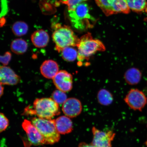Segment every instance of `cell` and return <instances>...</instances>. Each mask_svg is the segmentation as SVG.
<instances>
[{"mask_svg":"<svg viewBox=\"0 0 147 147\" xmlns=\"http://www.w3.org/2000/svg\"><path fill=\"white\" fill-rule=\"evenodd\" d=\"M25 113L36 115L38 118L52 119L60 113L59 104L50 98H37L33 103L32 108L27 107Z\"/></svg>","mask_w":147,"mask_h":147,"instance_id":"cell-1","label":"cell"},{"mask_svg":"<svg viewBox=\"0 0 147 147\" xmlns=\"http://www.w3.org/2000/svg\"><path fill=\"white\" fill-rule=\"evenodd\" d=\"M69 20L72 26L79 30H84L93 27L95 20L89 13L87 3H82L74 10L68 11Z\"/></svg>","mask_w":147,"mask_h":147,"instance_id":"cell-2","label":"cell"},{"mask_svg":"<svg viewBox=\"0 0 147 147\" xmlns=\"http://www.w3.org/2000/svg\"><path fill=\"white\" fill-rule=\"evenodd\" d=\"M31 121L41 134L44 144H54L59 141L60 135L57 129L55 119L36 117Z\"/></svg>","mask_w":147,"mask_h":147,"instance_id":"cell-3","label":"cell"},{"mask_svg":"<svg viewBox=\"0 0 147 147\" xmlns=\"http://www.w3.org/2000/svg\"><path fill=\"white\" fill-rule=\"evenodd\" d=\"M77 47L78 48V59L80 62L87 60L98 51L106 50L103 43L99 40L93 39L89 33L80 38Z\"/></svg>","mask_w":147,"mask_h":147,"instance_id":"cell-4","label":"cell"},{"mask_svg":"<svg viewBox=\"0 0 147 147\" xmlns=\"http://www.w3.org/2000/svg\"><path fill=\"white\" fill-rule=\"evenodd\" d=\"M52 38L55 44V50L58 52L66 47H77L80 39L69 26L60 24L56 25Z\"/></svg>","mask_w":147,"mask_h":147,"instance_id":"cell-5","label":"cell"},{"mask_svg":"<svg viewBox=\"0 0 147 147\" xmlns=\"http://www.w3.org/2000/svg\"><path fill=\"white\" fill-rule=\"evenodd\" d=\"M107 16L118 13L128 14L130 9L125 0H95Z\"/></svg>","mask_w":147,"mask_h":147,"instance_id":"cell-6","label":"cell"},{"mask_svg":"<svg viewBox=\"0 0 147 147\" xmlns=\"http://www.w3.org/2000/svg\"><path fill=\"white\" fill-rule=\"evenodd\" d=\"M131 109L141 111L147 103V97L142 91L138 89L130 90L124 100Z\"/></svg>","mask_w":147,"mask_h":147,"instance_id":"cell-7","label":"cell"},{"mask_svg":"<svg viewBox=\"0 0 147 147\" xmlns=\"http://www.w3.org/2000/svg\"><path fill=\"white\" fill-rule=\"evenodd\" d=\"M93 136L91 144L95 147H112L115 134L112 130L101 131L95 127L92 128Z\"/></svg>","mask_w":147,"mask_h":147,"instance_id":"cell-8","label":"cell"},{"mask_svg":"<svg viewBox=\"0 0 147 147\" xmlns=\"http://www.w3.org/2000/svg\"><path fill=\"white\" fill-rule=\"evenodd\" d=\"M53 82L57 89L65 92L71 91L73 88L72 75L67 71H59L53 79Z\"/></svg>","mask_w":147,"mask_h":147,"instance_id":"cell-9","label":"cell"},{"mask_svg":"<svg viewBox=\"0 0 147 147\" xmlns=\"http://www.w3.org/2000/svg\"><path fill=\"white\" fill-rule=\"evenodd\" d=\"M22 127L26 134L30 144L34 146L44 144L43 138L32 121L25 119L22 123Z\"/></svg>","mask_w":147,"mask_h":147,"instance_id":"cell-10","label":"cell"},{"mask_svg":"<svg viewBox=\"0 0 147 147\" xmlns=\"http://www.w3.org/2000/svg\"><path fill=\"white\" fill-rule=\"evenodd\" d=\"M64 114L69 118H74L81 113L82 106L80 101L75 98L67 99L62 107Z\"/></svg>","mask_w":147,"mask_h":147,"instance_id":"cell-11","label":"cell"},{"mask_svg":"<svg viewBox=\"0 0 147 147\" xmlns=\"http://www.w3.org/2000/svg\"><path fill=\"white\" fill-rule=\"evenodd\" d=\"M21 78L10 67L1 66L0 68L1 84L8 85H15L19 83Z\"/></svg>","mask_w":147,"mask_h":147,"instance_id":"cell-12","label":"cell"},{"mask_svg":"<svg viewBox=\"0 0 147 147\" xmlns=\"http://www.w3.org/2000/svg\"><path fill=\"white\" fill-rule=\"evenodd\" d=\"M59 66L55 61L48 60L44 61L40 67V71L45 78L53 79L59 72Z\"/></svg>","mask_w":147,"mask_h":147,"instance_id":"cell-13","label":"cell"},{"mask_svg":"<svg viewBox=\"0 0 147 147\" xmlns=\"http://www.w3.org/2000/svg\"><path fill=\"white\" fill-rule=\"evenodd\" d=\"M55 124L59 133L66 135L73 130V124L70 118L67 116H61L55 119Z\"/></svg>","mask_w":147,"mask_h":147,"instance_id":"cell-14","label":"cell"},{"mask_svg":"<svg viewBox=\"0 0 147 147\" xmlns=\"http://www.w3.org/2000/svg\"><path fill=\"white\" fill-rule=\"evenodd\" d=\"M48 33L43 30L35 32L31 36V40L33 45L38 48H43L47 46L49 41Z\"/></svg>","mask_w":147,"mask_h":147,"instance_id":"cell-15","label":"cell"},{"mask_svg":"<svg viewBox=\"0 0 147 147\" xmlns=\"http://www.w3.org/2000/svg\"><path fill=\"white\" fill-rule=\"evenodd\" d=\"M142 73L138 69L131 68L127 71L124 75L126 82L130 85H136L140 81Z\"/></svg>","mask_w":147,"mask_h":147,"instance_id":"cell-16","label":"cell"},{"mask_svg":"<svg viewBox=\"0 0 147 147\" xmlns=\"http://www.w3.org/2000/svg\"><path fill=\"white\" fill-rule=\"evenodd\" d=\"M130 9L139 13L147 11L146 0H125Z\"/></svg>","mask_w":147,"mask_h":147,"instance_id":"cell-17","label":"cell"},{"mask_svg":"<svg viewBox=\"0 0 147 147\" xmlns=\"http://www.w3.org/2000/svg\"><path fill=\"white\" fill-rule=\"evenodd\" d=\"M11 50L17 55H22L26 52L28 49V44L24 40L17 38L13 40L11 45Z\"/></svg>","mask_w":147,"mask_h":147,"instance_id":"cell-18","label":"cell"},{"mask_svg":"<svg viewBox=\"0 0 147 147\" xmlns=\"http://www.w3.org/2000/svg\"><path fill=\"white\" fill-rule=\"evenodd\" d=\"M97 98L99 103L105 106L110 105L113 100V95L109 91L105 89H101L98 91Z\"/></svg>","mask_w":147,"mask_h":147,"instance_id":"cell-19","label":"cell"},{"mask_svg":"<svg viewBox=\"0 0 147 147\" xmlns=\"http://www.w3.org/2000/svg\"><path fill=\"white\" fill-rule=\"evenodd\" d=\"M12 29L16 36H21L27 34L28 30V26L24 22L18 21L14 24Z\"/></svg>","mask_w":147,"mask_h":147,"instance_id":"cell-20","label":"cell"},{"mask_svg":"<svg viewBox=\"0 0 147 147\" xmlns=\"http://www.w3.org/2000/svg\"><path fill=\"white\" fill-rule=\"evenodd\" d=\"M61 52L62 58L66 61L73 62L78 58V51L72 47H66Z\"/></svg>","mask_w":147,"mask_h":147,"instance_id":"cell-21","label":"cell"},{"mask_svg":"<svg viewBox=\"0 0 147 147\" xmlns=\"http://www.w3.org/2000/svg\"><path fill=\"white\" fill-rule=\"evenodd\" d=\"M52 98L59 105L63 104L67 100V95L65 92L58 89L53 92Z\"/></svg>","mask_w":147,"mask_h":147,"instance_id":"cell-22","label":"cell"},{"mask_svg":"<svg viewBox=\"0 0 147 147\" xmlns=\"http://www.w3.org/2000/svg\"><path fill=\"white\" fill-rule=\"evenodd\" d=\"M86 1L87 0H66L62 2L67 5L68 11H71L74 10L78 5Z\"/></svg>","mask_w":147,"mask_h":147,"instance_id":"cell-23","label":"cell"},{"mask_svg":"<svg viewBox=\"0 0 147 147\" xmlns=\"http://www.w3.org/2000/svg\"><path fill=\"white\" fill-rule=\"evenodd\" d=\"M1 125H0V132L2 133L6 130L9 125V121L5 115L3 113L0 114Z\"/></svg>","mask_w":147,"mask_h":147,"instance_id":"cell-24","label":"cell"},{"mask_svg":"<svg viewBox=\"0 0 147 147\" xmlns=\"http://www.w3.org/2000/svg\"><path fill=\"white\" fill-rule=\"evenodd\" d=\"M11 58V54L8 51L5 52L3 56H1V63L3 66H6L9 64Z\"/></svg>","mask_w":147,"mask_h":147,"instance_id":"cell-25","label":"cell"},{"mask_svg":"<svg viewBox=\"0 0 147 147\" xmlns=\"http://www.w3.org/2000/svg\"><path fill=\"white\" fill-rule=\"evenodd\" d=\"M1 17L4 16L8 11V5L7 0H1Z\"/></svg>","mask_w":147,"mask_h":147,"instance_id":"cell-26","label":"cell"},{"mask_svg":"<svg viewBox=\"0 0 147 147\" xmlns=\"http://www.w3.org/2000/svg\"><path fill=\"white\" fill-rule=\"evenodd\" d=\"M78 147H95L92 144H89L84 142H81L78 145Z\"/></svg>","mask_w":147,"mask_h":147,"instance_id":"cell-27","label":"cell"},{"mask_svg":"<svg viewBox=\"0 0 147 147\" xmlns=\"http://www.w3.org/2000/svg\"><path fill=\"white\" fill-rule=\"evenodd\" d=\"M3 87L2 86V84H1V96H2L3 92Z\"/></svg>","mask_w":147,"mask_h":147,"instance_id":"cell-28","label":"cell"},{"mask_svg":"<svg viewBox=\"0 0 147 147\" xmlns=\"http://www.w3.org/2000/svg\"><path fill=\"white\" fill-rule=\"evenodd\" d=\"M66 0H62V1H65Z\"/></svg>","mask_w":147,"mask_h":147,"instance_id":"cell-29","label":"cell"},{"mask_svg":"<svg viewBox=\"0 0 147 147\" xmlns=\"http://www.w3.org/2000/svg\"></svg>","mask_w":147,"mask_h":147,"instance_id":"cell-30","label":"cell"}]
</instances>
